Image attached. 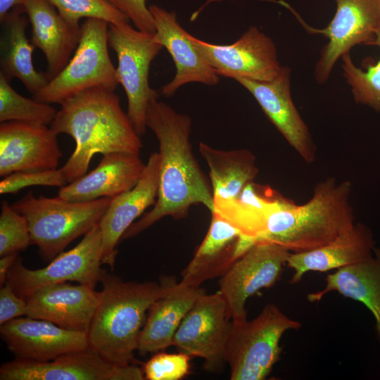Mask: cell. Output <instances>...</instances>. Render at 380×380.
Instances as JSON below:
<instances>
[{
  "instance_id": "obj_17",
  "label": "cell",
  "mask_w": 380,
  "mask_h": 380,
  "mask_svg": "<svg viewBox=\"0 0 380 380\" xmlns=\"http://www.w3.org/2000/svg\"><path fill=\"white\" fill-rule=\"evenodd\" d=\"M0 334L8 350L20 360L49 361L89 347L86 332L67 329L27 316L1 324Z\"/></svg>"
},
{
  "instance_id": "obj_18",
  "label": "cell",
  "mask_w": 380,
  "mask_h": 380,
  "mask_svg": "<svg viewBox=\"0 0 380 380\" xmlns=\"http://www.w3.org/2000/svg\"><path fill=\"white\" fill-rule=\"evenodd\" d=\"M160 157L151 154L136 185L113 198L99 226L102 239L101 262L114 269L117 245L134 220L156 202L159 186Z\"/></svg>"
},
{
  "instance_id": "obj_29",
  "label": "cell",
  "mask_w": 380,
  "mask_h": 380,
  "mask_svg": "<svg viewBox=\"0 0 380 380\" xmlns=\"http://www.w3.org/2000/svg\"><path fill=\"white\" fill-rule=\"evenodd\" d=\"M56 110L49 103L23 96L10 81L0 74V122L17 121L48 125L54 120Z\"/></svg>"
},
{
  "instance_id": "obj_26",
  "label": "cell",
  "mask_w": 380,
  "mask_h": 380,
  "mask_svg": "<svg viewBox=\"0 0 380 380\" xmlns=\"http://www.w3.org/2000/svg\"><path fill=\"white\" fill-rule=\"evenodd\" d=\"M0 22V74L9 81L20 80L34 95L49 80L45 72H38L34 67L35 47L26 35L29 19L23 6L13 8Z\"/></svg>"
},
{
  "instance_id": "obj_1",
  "label": "cell",
  "mask_w": 380,
  "mask_h": 380,
  "mask_svg": "<svg viewBox=\"0 0 380 380\" xmlns=\"http://www.w3.org/2000/svg\"><path fill=\"white\" fill-rule=\"evenodd\" d=\"M146 125L158 141V197L153 208L127 229L121 241L138 235L164 217L183 219L194 205L201 204L210 213L215 208L210 182L192 151L191 118L155 99L148 107Z\"/></svg>"
},
{
  "instance_id": "obj_27",
  "label": "cell",
  "mask_w": 380,
  "mask_h": 380,
  "mask_svg": "<svg viewBox=\"0 0 380 380\" xmlns=\"http://www.w3.org/2000/svg\"><path fill=\"white\" fill-rule=\"evenodd\" d=\"M322 289L309 293L310 302H319L326 294L336 291L340 295L362 303L372 314L375 332L380 343V248L361 262L339 268L329 274Z\"/></svg>"
},
{
  "instance_id": "obj_28",
  "label": "cell",
  "mask_w": 380,
  "mask_h": 380,
  "mask_svg": "<svg viewBox=\"0 0 380 380\" xmlns=\"http://www.w3.org/2000/svg\"><path fill=\"white\" fill-rule=\"evenodd\" d=\"M198 150L209 168L214 203L236 198L258 175L255 156L248 149L220 150L200 142Z\"/></svg>"
},
{
  "instance_id": "obj_24",
  "label": "cell",
  "mask_w": 380,
  "mask_h": 380,
  "mask_svg": "<svg viewBox=\"0 0 380 380\" xmlns=\"http://www.w3.org/2000/svg\"><path fill=\"white\" fill-rule=\"evenodd\" d=\"M374 248L371 229L362 223H355L323 246L290 253L286 265L293 270L290 283H298L308 272H326L365 260L373 255Z\"/></svg>"
},
{
  "instance_id": "obj_4",
  "label": "cell",
  "mask_w": 380,
  "mask_h": 380,
  "mask_svg": "<svg viewBox=\"0 0 380 380\" xmlns=\"http://www.w3.org/2000/svg\"><path fill=\"white\" fill-rule=\"evenodd\" d=\"M100 282L99 304L87 331L89 347L113 364L130 365L148 311L172 281H125L103 270Z\"/></svg>"
},
{
  "instance_id": "obj_5",
  "label": "cell",
  "mask_w": 380,
  "mask_h": 380,
  "mask_svg": "<svg viewBox=\"0 0 380 380\" xmlns=\"http://www.w3.org/2000/svg\"><path fill=\"white\" fill-rule=\"evenodd\" d=\"M112 198L74 202L60 198H36L32 191L12 207L27 220L32 244L46 260L56 258L75 239L98 224Z\"/></svg>"
},
{
  "instance_id": "obj_36",
  "label": "cell",
  "mask_w": 380,
  "mask_h": 380,
  "mask_svg": "<svg viewBox=\"0 0 380 380\" xmlns=\"http://www.w3.org/2000/svg\"><path fill=\"white\" fill-rule=\"evenodd\" d=\"M26 299L19 296L6 281L0 289V325L7 322L27 316Z\"/></svg>"
},
{
  "instance_id": "obj_20",
  "label": "cell",
  "mask_w": 380,
  "mask_h": 380,
  "mask_svg": "<svg viewBox=\"0 0 380 380\" xmlns=\"http://www.w3.org/2000/svg\"><path fill=\"white\" fill-rule=\"evenodd\" d=\"M256 241L243 236L228 220L211 213L208 230L182 272L181 281L200 287L205 281L222 277Z\"/></svg>"
},
{
  "instance_id": "obj_3",
  "label": "cell",
  "mask_w": 380,
  "mask_h": 380,
  "mask_svg": "<svg viewBox=\"0 0 380 380\" xmlns=\"http://www.w3.org/2000/svg\"><path fill=\"white\" fill-rule=\"evenodd\" d=\"M350 181L328 177L318 183L310 199L302 205L274 196L265 213L258 241L278 244L291 253L316 249L355 224Z\"/></svg>"
},
{
  "instance_id": "obj_7",
  "label": "cell",
  "mask_w": 380,
  "mask_h": 380,
  "mask_svg": "<svg viewBox=\"0 0 380 380\" xmlns=\"http://www.w3.org/2000/svg\"><path fill=\"white\" fill-rule=\"evenodd\" d=\"M109 23L87 18L74 54L63 70L33 95L37 101L62 103L87 89L101 87L115 91L118 82L116 68L108 53Z\"/></svg>"
},
{
  "instance_id": "obj_31",
  "label": "cell",
  "mask_w": 380,
  "mask_h": 380,
  "mask_svg": "<svg viewBox=\"0 0 380 380\" xmlns=\"http://www.w3.org/2000/svg\"><path fill=\"white\" fill-rule=\"evenodd\" d=\"M70 24L80 26L81 18L101 19L113 25L129 23V20L106 0H47Z\"/></svg>"
},
{
  "instance_id": "obj_15",
  "label": "cell",
  "mask_w": 380,
  "mask_h": 380,
  "mask_svg": "<svg viewBox=\"0 0 380 380\" xmlns=\"http://www.w3.org/2000/svg\"><path fill=\"white\" fill-rule=\"evenodd\" d=\"M290 74V69L282 66L279 75L270 81L244 78L236 81L253 95L290 146L310 164L315 160L316 149L309 129L293 102Z\"/></svg>"
},
{
  "instance_id": "obj_6",
  "label": "cell",
  "mask_w": 380,
  "mask_h": 380,
  "mask_svg": "<svg viewBox=\"0 0 380 380\" xmlns=\"http://www.w3.org/2000/svg\"><path fill=\"white\" fill-rule=\"evenodd\" d=\"M300 327V322L289 317L273 303H267L252 320H232L227 346L230 379H265L279 360L283 335Z\"/></svg>"
},
{
  "instance_id": "obj_37",
  "label": "cell",
  "mask_w": 380,
  "mask_h": 380,
  "mask_svg": "<svg viewBox=\"0 0 380 380\" xmlns=\"http://www.w3.org/2000/svg\"><path fill=\"white\" fill-rule=\"evenodd\" d=\"M18 253L1 257L0 259V286H4L7 281V274L18 257Z\"/></svg>"
},
{
  "instance_id": "obj_11",
  "label": "cell",
  "mask_w": 380,
  "mask_h": 380,
  "mask_svg": "<svg viewBox=\"0 0 380 380\" xmlns=\"http://www.w3.org/2000/svg\"><path fill=\"white\" fill-rule=\"evenodd\" d=\"M1 380H144L142 368L113 364L93 348L75 350L44 362L15 358L0 367Z\"/></svg>"
},
{
  "instance_id": "obj_23",
  "label": "cell",
  "mask_w": 380,
  "mask_h": 380,
  "mask_svg": "<svg viewBox=\"0 0 380 380\" xmlns=\"http://www.w3.org/2000/svg\"><path fill=\"white\" fill-rule=\"evenodd\" d=\"M145 165L138 154H105L95 169L61 187L58 196L74 202L113 198L136 185Z\"/></svg>"
},
{
  "instance_id": "obj_19",
  "label": "cell",
  "mask_w": 380,
  "mask_h": 380,
  "mask_svg": "<svg viewBox=\"0 0 380 380\" xmlns=\"http://www.w3.org/2000/svg\"><path fill=\"white\" fill-rule=\"evenodd\" d=\"M149 9L155 24L154 39L167 50L176 68L174 78L162 88V94L172 96L182 86L191 82L217 84L220 76L191 42L175 13L157 5Z\"/></svg>"
},
{
  "instance_id": "obj_30",
  "label": "cell",
  "mask_w": 380,
  "mask_h": 380,
  "mask_svg": "<svg viewBox=\"0 0 380 380\" xmlns=\"http://www.w3.org/2000/svg\"><path fill=\"white\" fill-rule=\"evenodd\" d=\"M372 45L380 48V30ZM343 75L351 87L356 103L368 106L380 113V58L375 64H368L366 70L353 63L349 51L341 56Z\"/></svg>"
},
{
  "instance_id": "obj_12",
  "label": "cell",
  "mask_w": 380,
  "mask_h": 380,
  "mask_svg": "<svg viewBox=\"0 0 380 380\" xmlns=\"http://www.w3.org/2000/svg\"><path fill=\"white\" fill-rule=\"evenodd\" d=\"M290 253L278 244L257 241L220 277L219 291L232 320L247 319V300L276 284Z\"/></svg>"
},
{
  "instance_id": "obj_33",
  "label": "cell",
  "mask_w": 380,
  "mask_h": 380,
  "mask_svg": "<svg viewBox=\"0 0 380 380\" xmlns=\"http://www.w3.org/2000/svg\"><path fill=\"white\" fill-rule=\"evenodd\" d=\"M191 356L182 352H157L142 368L145 379L179 380L189 374Z\"/></svg>"
},
{
  "instance_id": "obj_14",
  "label": "cell",
  "mask_w": 380,
  "mask_h": 380,
  "mask_svg": "<svg viewBox=\"0 0 380 380\" xmlns=\"http://www.w3.org/2000/svg\"><path fill=\"white\" fill-rule=\"evenodd\" d=\"M334 17L323 30L329 42L323 47L315 68L316 80L325 82L336 61L357 44L372 45L380 30V0H336Z\"/></svg>"
},
{
  "instance_id": "obj_9",
  "label": "cell",
  "mask_w": 380,
  "mask_h": 380,
  "mask_svg": "<svg viewBox=\"0 0 380 380\" xmlns=\"http://www.w3.org/2000/svg\"><path fill=\"white\" fill-rule=\"evenodd\" d=\"M101 258L102 239L98 224L76 246L61 253L43 268L28 269L18 256L8 272L7 282L25 299L42 287L58 283L77 281L94 288L103 272Z\"/></svg>"
},
{
  "instance_id": "obj_8",
  "label": "cell",
  "mask_w": 380,
  "mask_h": 380,
  "mask_svg": "<svg viewBox=\"0 0 380 380\" xmlns=\"http://www.w3.org/2000/svg\"><path fill=\"white\" fill-rule=\"evenodd\" d=\"M108 45L116 53V77L125 92L127 115L139 136L146 131L147 110L158 93L149 85L152 61L163 49L153 34L134 29L129 23L109 24Z\"/></svg>"
},
{
  "instance_id": "obj_2",
  "label": "cell",
  "mask_w": 380,
  "mask_h": 380,
  "mask_svg": "<svg viewBox=\"0 0 380 380\" xmlns=\"http://www.w3.org/2000/svg\"><path fill=\"white\" fill-rule=\"evenodd\" d=\"M61 106L50 127L57 135L68 134L75 142L72 154L61 167L68 184L87 173L97 153L139 155L143 146L140 136L121 108L115 91L87 89Z\"/></svg>"
},
{
  "instance_id": "obj_21",
  "label": "cell",
  "mask_w": 380,
  "mask_h": 380,
  "mask_svg": "<svg viewBox=\"0 0 380 380\" xmlns=\"http://www.w3.org/2000/svg\"><path fill=\"white\" fill-rule=\"evenodd\" d=\"M26 300L27 317L87 334L99 304V292L89 285L63 282L42 287Z\"/></svg>"
},
{
  "instance_id": "obj_10",
  "label": "cell",
  "mask_w": 380,
  "mask_h": 380,
  "mask_svg": "<svg viewBox=\"0 0 380 380\" xmlns=\"http://www.w3.org/2000/svg\"><path fill=\"white\" fill-rule=\"evenodd\" d=\"M232 328L224 298L218 291L203 293L187 312L173 338L179 352L203 360L204 369L222 372L227 363V346Z\"/></svg>"
},
{
  "instance_id": "obj_25",
  "label": "cell",
  "mask_w": 380,
  "mask_h": 380,
  "mask_svg": "<svg viewBox=\"0 0 380 380\" xmlns=\"http://www.w3.org/2000/svg\"><path fill=\"white\" fill-rule=\"evenodd\" d=\"M204 293L200 287L172 281L167 292L148 311L139 338L137 351L140 355L156 353L172 346L179 324Z\"/></svg>"
},
{
  "instance_id": "obj_32",
  "label": "cell",
  "mask_w": 380,
  "mask_h": 380,
  "mask_svg": "<svg viewBox=\"0 0 380 380\" xmlns=\"http://www.w3.org/2000/svg\"><path fill=\"white\" fill-rule=\"evenodd\" d=\"M32 244L27 219L6 201L0 214V257L19 253Z\"/></svg>"
},
{
  "instance_id": "obj_13",
  "label": "cell",
  "mask_w": 380,
  "mask_h": 380,
  "mask_svg": "<svg viewBox=\"0 0 380 380\" xmlns=\"http://www.w3.org/2000/svg\"><path fill=\"white\" fill-rule=\"evenodd\" d=\"M191 42L220 77L270 81L279 73L272 40L256 27H250L232 44H215L191 34Z\"/></svg>"
},
{
  "instance_id": "obj_34",
  "label": "cell",
  "mask_w": 380,
  "mask_h": 380,
  "mask_svg": "<svg viewBox=\"0 0 380 380\" xmlns=\"http://www.w3.org/2000/svg\"><path fill=\"white\" fill-rule=\"evenodd\" d=\"M68 184L61 168L11 173L0 182L1 194H15L32 186H64Z\"/></svg>"
},
{
  "instance_id": "obj_22",
  "label": "cell",
  "mask_w": 380,
  "mask_h": 380,
  "mask_svg": "<svg viewBox=\"0 0 380 380\" xmlns=\"http://www.w3.org/2000/svg\"><path fill=\"white\" fill-rule=\"evenodd\" d=\"M32 27L31 42L45 56L49 82L71 58L81 37V25L68 23L47 0H25L23 5Z\"/></svg>"
},
{
  "instance_id": "obj_38",
  "label": "cell",
  "mask_w": 380,
  "mask_h": 380,
  "mask_svg": "<svg viewBox=\"0 0 380 380\" xmlns=\"http://www.w3.org/2000/svg\"><path fill=\"white\" fill-rule=\"evenodd\" d=\"M25 0H0V19L13 8L23 6Z\"/></svg>"
},
{
  "instance_id": "obj_35",
  "label": "cell",
  "mask_w": 380,
  "mask_h": 380,
  "mask_svg": "<svg viewBox=\"0 0 380 380\" xmlns=\"http://www.w3.org/2000/svg\"><path fill=\"white\" fill-rule=\"evenodd\" d=\"M132 21L137 30L154 34L155 24L148 0H106Z\"/></svg>"
},
{
  "instance_id": "obj_16",
  "label": "cell",
  "mask_w": 380,
  "mask_h": 380,
  "mask_svg": "<svg viewBox=\"0 0 380 380\" xmlns=\"http://www.w3.org/2000/svg\"><path fill=\"white\" fill-rule=\"evenodd\" d=\"M62 152L47 125L8 121L0 124V176L57 169Z\"/></svg>"
}]
</instances>
